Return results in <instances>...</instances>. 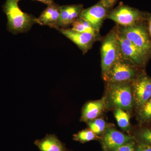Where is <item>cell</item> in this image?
Wrapping results in <instances>:
<instances>
[{
    "label": "cell",
    "instance_id": "obj_20",
    "mask_svg": "<svg viewBox=\"0 0 151 151\" xmlns=\"http://www.w3.org/2000/svg\"><path fill=\"white\" fill-rule=\"evenodd\" d=\"M87 123L89 129L97 135L104 134L105 130L109 127L105 120L102 119L97 118Z\"/></svg>",
    "mask_w": 151,
    "mask_h": 151
},
{
    "label": "cell",
    "instance_id": "obj_11",
    "mask_svg": "<svg viewBox=\"0 0 151 151\" xmlns=\"http://www.w3.org/2000/svg\"><path fill=\"white\" fill-rule=\"evenodd\" d=\"M103 134V145L105 151H112L130 141L135 140L134 137L125 134L112 127H108Z\"/></svg>",
    "mask_w": 151,
    "mask_h": 151
},
{
    "label": "cell",
    "instance_id": "obj_26",
    "mask_svg": "<svg viewBox=\"0 0 151 151\" xmlns=\"http://www.w3.org/2000/svg\"><path fill=\"white\" fill-rule=\"evenodd\" d=\"M33 1H38L41 2L47 5V6L51 4L52 3H53V0H33Z\"/></svg>",
    "mask_w": 151,
    "mask_h": 151
},
{
    "label": "cell",
    "instance_id": "obj_5",
    "mask_svg": "<svg viewBox=\"0 0 151 151\" xmlns=\"http://www.w3.org/2000/svg\"><path fill=\"white\" fill-rule=\"evenodd\" d=\"M101 68L103 76L121 57L120 46L116 27L102 40L101 46Z\"/></svg>",
    "mask_w": 151,
    "mask_h": 151
},
{
    "label": "cell",
    "instance_id": "obj_3",
    "mask_svg": "<svg viewBox=\"0 0 151 151\" xmlns=\"http://www.w3.org/2000/svg\"><path fill=\"white\" fill-rule=\"evenodd\" d=\"M127 39L140 50L148 58L151 57V38L143 22L129 26L117 27Z\"/></svg>",
    "mask_w": 151,
    "mask_h": 151
},
{
    "label": "cell",
    "instance_id": "obj_15",
    "mask_svg": "<svg viewBox=\"0 0 151 151\" xmlns=\"http://www.w3.org/2000/svg\"><path fill=\"white\" fill-rule=\"evenodd\" d=\"M34 144L40 151H69L55 134H47L43 139L35 140Z\"/></svg>",
    "mask_w": 151,
    "mask_h": 151
},
{
    "label": "cell",
    "instance_id": "obj_16",
    "mask_svg": "<svg viewBox=\"0 0 151 151\" xmlns=\"http://www.w3.org/2000/svg\"><path fill=\"white\" fill-rule=\"evenodd\" d=\"M71 29L80 32L88 33L98 37L99 32L92 27L89 22L84 19L78 17L72 24Z\"/></svg>",
    "mask_w": 151,
    "mask_h": 151
},
{
    "label": "cell",
    "instance_id": "obj_21",
    "mask_svg": "<svg viewBox=\"0 0 151 151\" xmlns=\"http://www.w3.org/2000/svg\"><path fill=\"white\" fill-rule=\"evenodd\" d=\"M137 137L140 142L151 145V129H142L137 133Z\"/></svg>",
    "mask_w": 151,
    "mask_h": 151
},
{
    "label": "cell",
    "instance_id": "obj_1",
    "mask_svg": "<svg viewBox=\"0 0 151 151\" xmlns=\"http://www.w3.org/2000/svg\"><path fill=\"white\" fill-rule=\"evenodd\" d=\"M20 1L6 0L2 6L3 12L7 18V29L14 35L27 32L36 23L37 18L24 12L20 9Z\"/></svg>",
    "mask_w": 151,
    "mask_h": 151
},
{
    "label": "cell",
    "instance_id": "obj_9",
    "mask_svg": "<svg viewBox=\"0 0 151 151\" xmlns=\"http://www.w3.org/2000/svg\"><path fill=\"white\" fill-rule=\"evenodd\" d=\"M108 9L100 2L82 10L78 17L88 22L92 27L99 32L103 22L107 18Z\"/></svg>",
    "mask_w": 151,
    "mask_h": 151
},
{
    "label": "cell",
    "instance_id": "obj_13",
    "mask_svg": "<svg viewBox=\"0 0 151 151\" xmlns=\"http://www.w3.org/2000/svg\"><path fill=\"white\" fill-rule=\"evenodd\" d=\"M82 10L83 6L81 4L61 6L60 15L55 29H67V27L72 24L78 18Z\"/></svg>",
    "mask_w": 151,
    "mask_h": 151
},
{
    "label": "cell",
    "instance_id": "obj_22",
    "mask_svg": "<svg viewBox=\"0 0 151 151\" xmlns=\"http://www.w3.org/2000/svg\"><path fill=\"white\" fill-rule=\"evenodd\" d=\"M135 146L136 143L134 140H133L118 147L112 151H134Z\"/></svg>",
    "mask_w": 151,
    "mask_h": 151
},
{
    "label": "cell",
    "instance_id": "obj_2",
    "mask_svg": "<svg viewBox=\"0 0 151 151\" xmlns=\"http://www.w3.org/2000/svg\"><path fill=\"white\" fill-rule=\"evenodd\" d=\"M106 107L129 112L134 106L131 82L107 83L105 96Z\"/></svg>",
    "mask_w": 151,
    "mask_h": 151
},
{
    "label": "cell",
    "instance_id": "obj_23",
    "mask_svg": "<svg viewBox=\"0 0 151 151\" xmlns=\"http://www.w3.org/2000/svg\"><path fill=\"white\" fill-rule=\"evenodd\" d=\"M134 151H151V145L140 142L136 145Z\"/></svg>",
    "mask_w": 151,
    "mask_h": 151
},
{
    "label": "cell",
    "instance_id": "obj_24",
    "mask_svg": "<svg viewBox=\"0 0 151 151\" xmlns=\"http://www.w3.org/2000/svg\"><path fill=\"white\" fill-rule=\"evenodd\" d=\"M117 1V0H100L99 2L108 9L112 7Z\"/></svg>",
    "mask_w": 151,
    "mask_h": 151
},
{
    "label": "cell",
    "instance_id": "obj_10",
    "mask_svg": "<svg viewBox=\"0 0 151 151\" xmlns=\"http://www.w3.org/2000/svg\"><path fill=\"white\" fill-rule=\"evenodd\" d=\"M55 29L59 31L61 34L75 43L84 54L86 53L92 48L94 42L98 38L91 34L78 32L71 29L57 28Z\"/></svg>",
    "mask_w": 151,
    "mask_h": 151
},
{
    "label": "cell",
    "instance_id": "obj_14",
    "mask_svg": "<svg viewBox=\"0 0 151 151\" xmlns=\"http://www.w3.org/2000/svg\"><path fill=\"white\" fill-rule=\"evenodd\" d=\"M60 9L61 6L52 3L47 6L39 17L37 18L36 23L55 28L60 15Z\"/></svg>",
    "mask_w": 151,
    "mask_h": 151
},
{
    "label": "cell",
    "instance_id": "obj_25",
    "mask_svg": "<svg viewBox=\"0 0 151 151\" xmlns=\"http://www.w3.org/2000/svg\"><path fill=\"white\" fill-rule=\"evenodd\" d=\"M146 20L147 21V27L149 35L151 38V14H149L146 16Z\"/></svg>",
    "mask_w": 151,
    "mask_h": 151
},
{
    "label": "cell",
    "instance_id": "obj_7",
    "mask_svg": "<svg viewBox=\"0 0 151 151\" xmlns=\"http://www.w3.org/2000/svg\"><path fill=\"white\" fill-rule=\"evenodd\" d=\"M122 58L141 68L145 67L149 58L134 44L119 31L116 27Z\"/></svg>",
    "mask_w": 151,
    "mask_h": 151
},
{
    "label": "cell",
    "instance_id": "obj_6",
    "mask_svg": "<svg viewBox=\"0 0 151 151\" xmlns=\"http://www.w3.org/2000/svg\"><path fill=\"white\" fill-rule=\"evenodd\" d=\"M145 14L137 9L120 5L108 12L107 18L116 22L119 26H129L143 22Z\"/></svg>",
    "mask_w": 151,
    "mask_h": 151
},
{
    "label": "cell",
    "instance_id": "obj_17",
    "mask_svg": "<svg viewBox=\"0 0 151 151\" xmlns=\"http://www.w3.org/2000/svg\"><path fill=\"white\" fill-rule=\"evenodd\" d=\"M114 116L118 125L122 129L128 131L130 127V114L127 111L121 109L115 110Z\"/></svg>",
    "mask_w": 151,
    "mask_h": 151
},
{
    "label": "cell",
    "instance_id": "obj_18",
    "mask_svg": "<svg viewBox=\"0 0 151 151\" xmlns=\"http://www.w3.org/2000/svg\"><path fill=\"white\" fill-rule=\"evenodd\" d=\"M139 121L142 124L151 122V97L138 110Z\"/></svg>",
    "mask_w": 151,
    "mask_h": 151
},
{
    "label": "cell",
    "instance_id": "obj_12",
    "mask_svg": "<svg viewBox=\"0 0 151 151\" xmlns=\"http://www.w3.org/2000/svg\"><path fill=\"white\" fill-rule=\"evenodd\" d=\"M106 108L105 97L100 100L87 102L82 108L80 121L87 123L97 119Z\"/></svg>",
    "mask_w": 151,
    "mask_h": 151
},
{
    "label": "cell",
    "instance_id": "obj_8",
    "mask_svg": "<svg viewBox=\"0 0 151 151\" xmlns=\"http://www.w3.org/2000/svg\"><path fill=\"white\" fill-rule=\"evenodd\" d=\"M131 86L134 105L139 110L151 97V78L144 72H140L131 82Z\"/></svg>",
    "mask_w": 151,
    "mask_h": 151
},
{
    "label": "cell",
    "instance_id": "obj_4",
    "mask_svg": "<svg viewBox=\"0 0 151 151\" xmlns=\"http://www.w3.org/2000/svg\"><path fill=\"white\" fill-rule=\"evenodd\" d=\"M139 68L121 57L103 77L107 83L131 82L140 73Z\"/></svg>",
    "mask_w": 151,
    "mask_h": 151
},
{
    "label": "cell",
    "instance_id": "obj_19",
    "mask_svg": "<svg viewBox=\"0 0 151 151\" xmlns=\"http://www.w3.org/2000/svg\"><path fill=\"white\" fill-rule=\"evenodd\" d=\"M99 138L97 135L89 129L81 130L73 135V139L74 141L82 143L98 139Z\"/></svg>",
    "mask_w": 151,
    "mask_h": 151
}]
</instances>
